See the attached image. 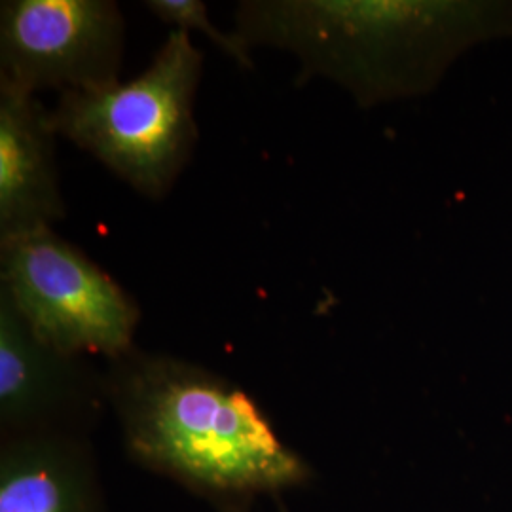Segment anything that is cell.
<instances>
[{"instance_id": "cell-5", "label": "cell", "mask_w": 512, "mask_h": 512, "mask_svg": "<svg viewBox=\"0 0 512 512\" xmlns=\"http://www.w3.org/2000/svg\"><path fill=\"white\" fill-rule=\"evenodd\" d=\"M126 19L112 0H4L0 80L23 92H82L120 80Z\"/></svg>"}, {"instance_id": "cell-9", "label": "cell", "mask_w": 512, "mask_h": 512, "mask_svg": "<svg viewBox=\"0 0 512 512\" xmlns=\"http://www.w3.org/2000/svg\"><path fill=\"white\" fill-rule=\"evenodd\" d=\"M145 8L160 21L171 25L175 31H200L209 38L219 50L234 59L243 69H255L253 48L239 37L238 33H226L217 29L209 18L207 6L200 0H147Z\"/></svg>"}, {"instance_id": "cell-8", "label": "cell", "mask_w": 512, "mask_h": 512, "mask_svg": "<svg viewBox=\"0 0 512 512\" xmlns=\"http://www.w3.org/2000/svg\"><path fill=\"white\" fill-rule=\"evenodd\" d=\"M82 456L55 433L10 440L2 452L0 512H95Z\"/></svg>"}, {"instance_id": "cell-1", "label": "cell", "mask_w": 512, "mask_h": 512, "mask_svg": "<svg viewBox=\"0 0 512 512\" xmlns=\"http://www.w3.org/2000/svg\"><path fill=\"white\" fill-rule=\"evenodd\" d=\"M511 14L507 4L245 0L236 33L251 48L293 54L306 78H327L374 107L433 90L465 48L509 27Z\"/></svg>"}, {"instance_id": "cell-7", "label": "cell", "mask_w": 512, "mask_h": 512, "mask_svg": "<svg viewBox=\"0 0 512 512\" xmlns=\"http://www.w3.org/2000/svg\"><path fill=\"white\" fill-rule=\"evenodd\" d=\"M78 357L44 344L0 291V421L4 431L46 433L52 421L93 403Z\"/></svg>"}, {"instance_id": "cell-3", "label": "cell", "mask_w": 512, "mask_h": 512, "mask_svg": "<svg viewBox=\"0 0 512 512\" xmlns=\"http://www.w3.org/2000/svg\"><path fill=\"white\" fill-rule=\"evenodd\" d=\"M202 73V52L188 33L173 29L139 76L61 93L52 109L55 133L135 192L162 200L198 145L194 105Z\"/></svg>"}, {"instance_id": "cell-6", "label": "cell", "mask_w": 512, "mask_h": 512, "mask_svg": "<svg viewBox=\"0 0 512 512\" xmlns=\"http://www.w3.org/2000/svg\"><path fill=\"white\" fill-rule=\"evenodd\" d=\"M52 110L0 80V239L65 219Z\"/></svg>"}, {"instance_id": "cell-2", "label": "cell", "mask_w": 512, "mask_h": 512, "mask_svg": "<svg viewBox=\"0 0 512 512\" xmlns=\"http://www.w3.org/2000/svg\"><path fill=\"white\" fill-rule=\"evenodd\" d=\"M105 389L131 454L207 494L277 492L306 476L255 401L202 366L131 349Z\"/></svg>"}, {"instance_id": "cell-4", "label": "cell", "mask_w": 512, "mask_h": 512, "mask_svg": "<svg viewBox=\"0 0 512 512\" xmlns=\"http://www.w3.org/2000/svg\"><path fill=\"white\" fill-rule=\"evenodd\" d=\"M0 291L44 344L69 357L116 361L133 349L137 302L54 228L0 239Z\"/></svg>"}]
</instances>
